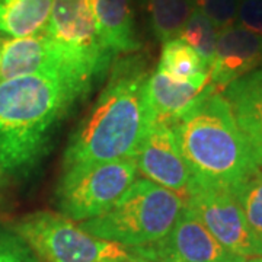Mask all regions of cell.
<instances>
[{
	"label": "cell",
	"instance_id": "27",
	"mask_svg": "<svg viewBox=\"0 0 262 262\" xmlns=\"http://www.w3.org/2000/svg\"><path fill=\"white\" fill-rule=\"evenodd\" d=\"M133 261H134V259H133ZM137 262H146V261H137Z\"/></svg>",
	"mask_w": 262,
	"mask_h": 262
},
{
	"label": "cell",
	"instance_id": "8",
	"mask_svg": "<svg viewBox=\"0 0 262 262\" xmlns=\"http://www.w3.org/2000/svg\"><path fill=\"white\" fill-rule=\"evenodd\" d=\"M185 206L227 251L246 259L262 256V242L248 225L232 191L194 185L185 198Z\"/></svg>",
	"mask_w": 262,
	"mask_h": 262
},
{
	"label": "cell",
	"instance_id": "9",
	"mask_svg": "<svg viewBox=\"0 0 262 262\" xmlns=\"http://www.w3.org/2000/svg\"><path fill=\"white\" fill-rule=\"evenodd\" d=\"M131 259L146 262H245L246 258L227 251L187 206L173 227L155 244L128 248Z\"/></svg>",
	"mask_w": 262,
	"mask_h": 262
},
{
	"label": "cell",
	"instance_id": "23",
	"mask_svg": "<svg viewBox=\"0 0 262 262\" xmlns=\"http://www.w3.org/2000/svg\"><path fill=\"white\" fill-rule=\"evenodd\" d=\"M237 25L262 37V0H239Z\"/></svg>",
	"mask_w": 262,
	"mask_h": 262
},
{
	"label": "cell",
	"instance_id": "15",
	"mask_svg": "<svg viewBox=\"0 0 262 262\" xmlns=\"http://www.w3.org/2000/svg\"><path fill=\"white\" fill-rule=\"evenodd\" d=\"M92 8L99 35L108 50L115 56L140 50L131 0H92Z\"/></svg>",
	"mask_w": 262,
	"mask_h": 262
},
{
	"label": "cell",
	"instance_id": "7",
	"mask_svg": "<svg viewBox=\"0 0 262 262\" xmlns=\"http://www.w3.org/2000/svg\"><path fill=\"white\" fill-rule=\"evenodd\" d=\"M44 32L67 63L94 83L111 69L115 54L99 35L92 0H53Z\"/></svg>",
	"mask_w": 262,
	"mask_h": 262
},
{
	"label": "cell",
	"instance_id": "4",
	"mask_svg": "<svg viewBox=\"0 0 262 262\" xmlns=\"http://www.w3.org/2000/svg\"><path fill=\"white\" fill-rule=\"evenodd\" d=\"M185 198L150 179H136L103 214L79 223L80 229L125 248L155 244L173 227Z\"/></svg>",
	"mask_w": 262,
	"mask_h": 262
},
{
	"label": "cell",
	"instance_id": "28",
	"mask_svg": "<svg viewBox=\"0 0 262 262\" xmlns=\"http://www.w3.org/2000/svg\"><path fill=\"white\" fill-rule=\"evenodd\" d=\"M0 44H2V39H0Z\"/></svg>",
	"mask_w": 262,
	"mask_h": 262
},
{
	"label": "cell",
	"instance_id": "21",
	"mask_svg": "<svg viewBox=\"0 0 262 262\" xmlns=\"http://www.w3.org/2000/svg\"><path fill=\"white\" fill-rule=\"evenodd\" d=\"M0 262H38L34 251L13 226L0 223Z\"/></svg>",
	"mask_w": 262,
	"mask_h": 262
},
{
	"label": "cell",
	"instance_id": "16",
	"mask_svg": "<svg viewBox=\"0 0 262 262\" xmlns=\"http://www.w3.org/2000/svg\"><path fill=\"white\" fill-rule=\"evenodd\" d=\"M53 0H0V35L25 38L42 32Z\"/></svg>",
	"mask_w": 262,
	"mask_h": 262
},
{
	"label": "cell",
	"instance_id": "10",
	"mask_svg": "<svg viewBox=\"0 0 262 262\" xmlns=\"http://www.w3.org/2000/svg\"><path fill=\"white\" fill-rule=\"evenodd\" d=\"M136 166L147 179L187 198L194 178L179 149L172 125L153 121L133 155Z\"/></svg>",
	"mask_w": 262,
	"mask_h": 262
},
{
	"label": "cell",
	"instance_id": "18",
	"mask_svg": "<svg viewBox=\"0 0 262 262\" xmlns=\"http://www.w3.org/2000/svg\"><path fill=\"white\" fill-rule=\"evenodd\" d=\"M159 67L177 80H191L198 75L210 73L206 61L181 38L163 42Z\"/></svg>",
	"mask_w": 262,
	"mask_h": 262
},
{
	"label": "cell",
	"instance_id": "25",
	"mask_svg": "<svg viewBox=\"0 0 262 262\" xmlns=\"http://www.w3.org/2000/svg\"><path fill=\"white\" fill-rule=\"evenodd\" d=\"M245 262H262V256H256V258H251V259H246Z\"/></svg>",
	"mask_w": 262,
	"mask_h": 262
},
{
	"label": "cell",
	"instance_id": "12",
	"mask_svg": "<svg viewBox=\"0 0 262 262\" xmlns=\"http://www.w3.org/2000/svg\"><path fill=\"white\" fill-rule=\"evenodd\" d=\"M50 70H69L80 75L67 63L61 51L44 31L32 37L2 39L0 80Z\"/></svg>",
	"mask_w": 262,
	"mask_h": 262
},
{
	"label": "cell",
	"instance_id": "14",
	"mask_svg": "<svg viewBox=\"0 0 262 262\" xmlns=\"http://www.w3.org/2000/svg\"><path fill=\"white\" fill-rule=\"evenodd\" d=\"M210 75L203 73L191 80H177L158 66L147 82V101L153 121L172 122L204 92Z\"/></svg>",
	"mask_w": 262,
	"mask_h": 262
},
{
	"label": "cell",
	"instance_id": "5",
	"mask_svg": "<svg viewBox=\"0 0 262 262\" xmlns=\"http://www.w3.org/2000/svg\"><path fill=\"white\" fill-rule=\"evenodd\" d=\"M38 262H108L131 259L128 248L86 233L66 215L37 211L13 225Z\"/></svg>",
	"mask_w": 262,
	"mask_h": 262
},
{
	"label": "cell",
	"instance_id": "17",
	"mask_svg": "<svg viewBox=\"0 0 262 262\" xmlns=\"http://www.w3.org/2000/svg\"><path fill=\"white\" fill-rule=\"evenodd\" d=\"M153 35L160 42L178 38L195 9L194 0H146Z\"/></svg>",
	"mask_w": 262,
	"mask_h": 262
},
{
	"label": "cell",
	"instance_id": "24",
	"mask_svg": "<svg viewBox=\"0 0 262 262\" xmlns=\"http://www.w3.org/2000/svg\"><path fill=\"white\" fill-rule=\"evenodd\" d=\"M5 185H6V173H3L0 170V196H2V191H3Z\"/></svg>",
	"mask_w": 262,
	"mask_h": 262
},
{
	"label": "cell",
	"instance_id": "19",
	"mask_svg": "<svg viewBox=\"0 0 262 262\" xmlns=\"http://www.w3.org/2000/svg\"><path fill=\"white\" fill-rule=\"evenodd\" d=\"M217 37L219 31L211 24V20L198 9H194L178 38L184 39L188 46L194 48L210 69L214 58Z\"/></svg>",
	"mask_w": 262,
	"mask_h": 262
},
{
	"label": "cell",
	"instance_id": "2",
	"mask_svg": "<svg viewBox=\"0 0 262 262\" xmlns=\"http://www.w3.org/2000/svg\"><path fill=\"white\" fill-rule=\"evenodd\" d=\"M149 60L130 53L113 66L96 102L70 134L63 169L75 165L133 159L153 122L147 101Z\"/></svg>",
	"mask_w": 262,
	"mask_h": 262
},
{
	"label": "cell",
	"instance_id": "20",
	"mask_svg": "<svg viewBox=\"0 0 262 262\" xmlns=\"http://www.w3.org/2000/svg\"><path fill=\"white\" fill-rule=\"evenodd\" d=\"M233 195L242 207L249 227L262 242V168L236 188Z\"/></svg>",
	"mask_w": 262,
	"mask_h": 262
},
{
	"label": "cell",
	"instance_id": "3",
	"mask_svg": "<svg viewBox=\"0 0 262 262\" xmlns=\"http://www.w3.org/2000/svg\"><path fill=\"white\" fill-rule=\"evenodd\" d=\"M194 185L229 189L259 169L226 101L211 83L172 122Z\"/></svg>",
	"mask_w": 262,
	"mask_h": 262
},
{
	"label": "cell",
	"instance_id": "11",
	"mask_svg": "<svg viewBox=\"0 0 262 262\" xmlns=\"http://www.w3.org/2000/svg\"><path fill=\"white\" fill-rule=\"evenodd\" d=\"M262 66V37L239 25L219 32L210 83L223 92L236 79Z\"/></svg>",
	"mask_w": 262,
	"mask_h": 262
},
{
	"label": "cell",
	"instance_id": "26",
	"mask_svg": "<svg viewBox=\"0 0 262 262\" xmlns=\"http://www.w3.org/2000/svg\"><path fill=\"white\" fill-rule=\"evenodd\" d=\"M108 262H137V261H133V259H121V261H108Z\"/></svg>",
	"mask_w": 262,
	"mask_h": 262
},
{
	"label": "cell",
	"instance_id": "6",
	"mask_svg": "<svg viewBox=\"0 0 262 262\" xmlns=\"http://www.w3.org/2000/svg\"><path fill=\"white\" fill-rule=\"evenodd\" d=\"M137 172L133 159L84 163L63 169L56 188L60 214L79 223L103 214L131 187Z\"/></svg>",
	"mask_w": 262,
	"mask_h": 262
},
{
	"label": "cell",
	"instance_id": "22",
	"mask_svg": "<svg viewBox=\"0 0 262 262\" xmlns=\"http://www.w3.org/2000/svg\"><path fill=\"white\" fill-rule=\"evenodd\" d=\"M195 9L211 20L217 31L236 25L239 0H194Z\"/></svg>",
	"mask_w": 262,
	"mask_h": 262
},
{
	"label": "cell",
	"instance_id": "1",
	"mask_svg": "<svg viewBox=\"0 0 262 262\" xmlns=\"http://www.w3.org/2000/svg\"><path fill=\"white\" fill-rule=\"evenodd\" d=\"M94 88L69 70L0 80V170L27 172L47 155L58 125Z\"/></svg>",
	"mask_w": 262,
	"mask_h": 262
},
{
	"label": "cell",
	"instance_id": "13",
	"mask_svg": "<svg viewBox=\"0 0 262 262\" xmlns=\"http://www.w3.org/2000/svg\"><path fill=\"white\" fill-rule=\"evenodd\" d=\"M223 96L253 159L262 168V66L232 82Z\"/></svg>",
	"mask_w": 262,
	"mask_h": 262
}]
</instances>
